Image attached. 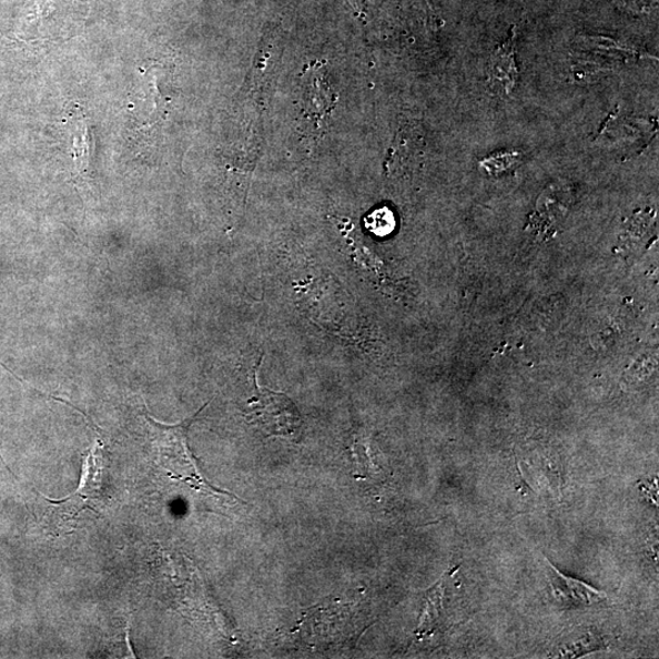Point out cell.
<instances>
[{"mask_svg": "<svg viewBox=\"0 0 659 659\" xmlns=\"http://www.w3.org/2000/svg\"><path fill=\"white\" fill-rule=\"evenodd\" d=\"M206 406H203L193 417L175 425L159 423L145 413L150 442L159 466L165 468L171 479L186 483L195 490L227 494L215 490V487L204 480L189 446L190 427Z\"/></svg>", "mask_w": 659, "mask_h": 659, "instance_id": "6da1fadb", "label": "cell"}, {"mask_svg": "<svg viewBox=\"0 0 659 659\" xmlns=\"http://www.w3.org/2000/svg\"><path fill=\"white\" fill-rule=\"evenodd\" d=\"M254 368L255 396L250 402V408L244 413V418L260 427L267 436L297 438L301 434L302 417L293 401L285 394L275 393L258 384L260 365Z\"/></svg>", "mask_w": 659, "mask_h": 659, "instance_id": "7a4b0ae2", "label": "cell"}, {"mask_svg": "<svg viewBox=\"0 0 659 659\" xmlns=\"http://www.w3.org/2000/svg\"><path fill=\"white\" fill-rule=\"evenodd\" d=\"M101 444L97 443L91 448L90 454L85 456L82 464L81 483L75 493L61 500H52L45 498L49 504H52L59 509L61 515L68 518H77L80 513L84 510L97 511L95 506L102 499V468L100 458H98V449Z\"/></svg>", "mask_w": 659, "mask_h": 659, "instance_id": "3957f363", "label": "cell"}, {"mask_svg": "<svg viewBox=\"0 0 659 659\" xmlns=\"http://www.w3.org/2000/svg\"><path fill=\"white\" fill-rule=\"evenodd\" d=\"M516 39L517 33L513 28L509 39L496 48L488 64V85L499 97L509 95L518 81Z\"/></svg>", "mask_w": 659, "mask_h": 659, "instance_id": "277c9868", "label": "cell"}, {"mask_svg": "<svg viewBox=\"0 0 659 659\" xmlns=\"http://www.w3.org/2000/svg\"><path fill=\"white\" fill-rule=\"evenodd\" d=\"M547 576L557 602L567 608L591 606L606 600L607 595L592 588L591 585L561 574L546 559Z\"/></svg>", "mask_w": 659, "mask_h": 659, "instance_id": "5b68a950", "label": "cell"}, {"mask_svg": "<svg viewBox=\"0 0 659 659\" xmlns=\"http://www.w3.org/2000/svg\"><path fill=\"white\" fill-rule=\"evenodd\" d=\"M444 581L445 578L435 585V588H433L429 591V595H427L426 609L420 625L422 633L432 632L437 625L439 619V610H442L443 606Z\"/></svg>", "mask_w": 659, "mask_h": 659, "instance_id": "8992f818", "label": "cell"}, {"mask_svg": "<svg viewBox=\"0 0 659 659\" xmlns=\"http://www.w3.org/2000/svg\"><path fill=\"white\" fill-rule=\"evenodd\" d=\"M369 227L378 236L389 234L395 227V219L393 213L386 210L376 211L369 216Z\"/></svg>", "mask_w": 659, "mask_h": 659, "instance_id": "52a82bcc", "label": "cell"}]
</instances>
